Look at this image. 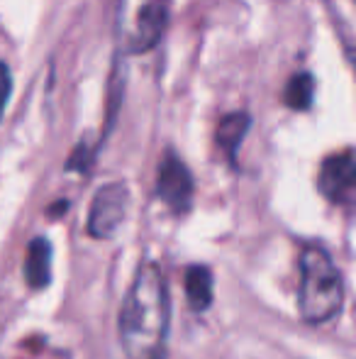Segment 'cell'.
<instances>
[{
    "label": "cell",
    "instance_id": "12",
    "mask_svg": "<svg viewBox=\"0 0 356 359\" xmlns=\"http://www.w3.org/2000/svg\"><path fill=\"white\" fill-rule=\"evenodd\" d=\"M90 159H93V151H88L86 142H81V144L76 147V151L71 154V159H69L66 169L69 171H86L88 164H90Z\"/></svg>",
    "mask_w": 356,
    "mask_h": 359
},
{
    "label": "cell",
    "instance_id": "1",
    "mask_svg": "<svg viewBox=\"0 0 356 359\" xmlns=\"http://www.w3.org/2000/svg\"><path fill=\"white\" fill-rule=\"evenodd\" d=\"M171 327V293L157 262L139 264L120 308L118 335L127 359H164Z\"/></svg>",
    "mask_w": 356,
    "mask_h": 359
},
{
    "label": "cell",
    "instance_id": "9",
    "mask_svg": "<svg viewBox=\"0 0 356 359\" xmlns=\"http://www.w3.org/2000/svg\"><path fill=\"white\" fill-rule=\"evenodd\" d=\"M249 128H252V118L247 113H229L220 120L218 125V144L220 149L227 154V159L237 161V151L242 147L244 137H247Z\"/></svg>",
    "mask_w": 356,
    "mask_h": 359
},
{
    "label": "cell",
    "instance_id": "6",
    "mask_svg": "<svg viewBox=\"0 0 356 359\" xmlns=\"http://www.w3.org/2000/svg\"><path fill=\"white\" fill-rule=\"evenodd\" d=\"M169 25V0H149L137 13V29L132 37V52L144 54L162 42Z\"/></svg>",
    "mask_w": 356,
    "mask_h": 359
},
{
    "label": "cell",
    "instance_id": "11",
    "mask_svg": "<svg viewBox=\"0 0 356 359\" xmlns=\"http://www.w3.org/2000/svg\"><path fill=\"white\" fill-rule=\"evenodd\" d=\"M10 93H13V74H10L8 64L0 62V120H3L5 105L10 100Z\"/></svg>",
    "mask_w": 356,
    "mask_h": 359
},
{
    "label": "cell",
    "instance_id": "10",
    "mask_svg": "<svg viewBox=\"0 0 356 359\" xmlns=\"http://www.w3.org/2000/svg\"><path fill=\"white\" fill-rule=\"evenodd\" d=\"M315 100V79L313 74L300 72L285 86V105L290 110H310Z\"/></svg>",
    "mask_w": 356,
    "mask_h": 359
},
{
    "label": "cell",
    "instance_id": "8",
    "mask_svg": "<svg viewBox=\"0 0 356 359\" xmlns=\"http://www.w3.org/2000/svg\"><path fill=\"white\" fill-rule=\"evenodd\" d=\"M215 296V281L213 271L205 264H193L185 271V298H188V306L195 313H203L213 306Z\"/></svg>",
    "mask_w": 356,
    "mask_h": 359
},
{
    "label": "cell",
    "instance_id": "5",
    "mask_svg": "<svg viewBox=\"0 0 356 359\" xmlns=\"http://www.w3.org/2000/svg\"><path fill=\"white\" fill-rule=\"evenodd\" d=\"M356 184V164L352 149H344L322 161L318 186L322 196L332 203H349Z\"/></svg>",
    "mask_w": 356,
    "mask_h": 359
},
{
    "label": "cell",
    "instance_id": "4",
    "mask_svg": "<svg viewBox=\"0 0 356 359\" xmlns=\"http://www.w3.org/2000/svg\"><path fill=\"white\" fill-rule=\"evenodd\" d=\"M195 184L193 174L185 166V161L180 159L176 151L169 149L164 154V159L159 161L157 171V196L162 198V203L166 205L171 213H185L193 203Z\"/></svg>",
    "mask_w": 356,
    "mask_h": 359
},
{
    "label": "cell",
    "instance_id": "7",
    "mask_svg": "<svg viewBox=\"0 0 356 359\" xmlns=\"http://www.w3.org/2000/svg\"><path fill=\"white\" fill-rule=\"evenodd\" d=\"M24 279L32 288H47L52 279V245L47 237H34L27 247L24 259Z\"/></svg>",
    "mask_w": 356,
    "mask_h": 359
},
{
    "label": "cell",
    "instance_id": "2",
    "mask_svg": "<svg viewBox=\"0 0 356 359\" xmlns=\"http://www.w3.org/2000/svg\"><path fill=\"white\" fill-rule=\"evenodd\" d=\"M298 311L305 323L322 325L339 316L344 306V279L332 255L320 242H310L300 252Z\"/></svg>",
    "mask_w": 356,
    "mask_h": 359
},
{
    "label": "cell",
    "instance_id": "3",
    "mask_svg": "<svg viewBox=\"0 0 356 359\" xmlns=\"http://www.w3.org/2000/svg\"><path fill=\"white\" fill-rule=\"evenodd\" d=\"M127 205L129 191L122 181L105 184L103 189H98L88 210V235L95 240H110L124 222Z\"/></svg>",
    "mask_w": 356,
    "mask_h": 359
}]
</instances>
